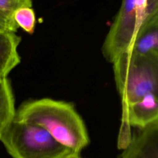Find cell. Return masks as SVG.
Wrapping results in <instances>:
<instances>
[{"instance_id": "6da1fadb", "label": "cell", "mask_w": 158, "mask_h": 158, "mask_svg": "<svg viewBox=\"0 0 158 158\" xmlns=\"http://www.w3.org/2000/svg\"><path fill=\"white\" fill-rule=\"evenodd\" d=\"M14 120L37 125L72 152L80 154L89 143L85 123L73 103L51 98L26 101Z\"/></svg>"}, {"instance_id": "7a4b0ae2", "label": "cell", "mask_w": 158, "mask_h": 158, "mask_svg": "<svg viewBox=\"0 0 158 158\" xmlns=\"http://www.w3.org/2000/svg\"><path fill=\"white\" fill-rule=\"evenodd\" d=\"M112 64L122 106L158 93V54L141 55L127 50Z\"/></svg>"}, {"instance_id": "3957f363", "label": "cell", "mask_w": 158, "mask_h": 158, "mask_svg": "<svg viewBox=\"0 0 158 158\" xmlns=\"http://www.w3.org/2000/svg\"><path fill=\"white\" fill-rule=\"evenodd\" d=\"M156 14L158 0H122L102 46L104 57L112 63L129 48L140 27Z\"/></svg>"}, {"instance_id": "277c9868", "label": "cell", "mask_w": 158, "mask_h": 158, "mask_svg": "<svg viewBox=\"0 0 158 158\" xmlns=\"http://www.w3.org/2000/svg\"><path fill=\"white\" fill-rule=\"evenodd\" d=\"M12 158H65L70 150L41 127L14 120L0 137Z\"/></svg>"}, {"instance_id": "5b68a950", "label": "cell", "mask_w": 158, "mask_h": 158, "mask_svg": "<svg viewBox=\"0 0 158 158\" xmlns=\"http://www.w3.org/2000/svg\"><path fill=\"white\" fill-rule=\"evenodd\" d=\"M138 129L119 158H158V120Z\"/></svg>"}, {"instance_id": "8992f818", "label": "cell", "mask_w": 158, "mask_h": 158, "mask_svg": "<svg viewBox=\"0 0 158 158\" xmlns=\"http://www.w3.org/2000/svg\"><path fill=\"white\" fill-rule=\"evenodd\" d=\"M158 120V93H150L141 100L122 106V122L128 127L143 128Z\"/></svg>"}, {"instance_id": "52a82bcc", "label": "cell", "mask_w": 158, "mask_h": 158, "mask_svg": "<svg viewBox=\"0 0 158 158\" xmlns=\"http://www.w3.org/2000/svg\"><path fill=\"white\" fill-rule=\"evenodd\" d=\"M127 50L141 55L158 54V14L140 27Z\"/></svg>"}, {"instance_id": "ba28073f", "label": "cell", "mask_w": 158, "mask_h": 158, "mask_svg": "<svg viewBox=\"0 0 158 158\" xmlns=\"http://www.w3.org/2000/svg\"><path fill=\"white\" fill-rule=\"evenodd\" d=\"M20 36L15 33L0 31V75L8 74L20 62L18 46Z\"/></svg>"}, {"instance_id": "9c48e42d", "label": "cell", "mask_w": 158, "mask_h": 158, "mask_svg": "<svg viewBox=\"0 0 158 158\" xmlns=\"http://www.w3.org/2000/svg\"><path fill=\"white\" fill-rule=\"evenodd\" d=\"M15 99L6 76L0 75V137L15 118Z\"/></svg>"}, {"instance_id": "30bf717a", "label": "cell", "mask_w": 158, "mask_h": 158, "mask_svg": "<svg viewBox=\"0 0 158 158\" xmlns=\"http://www.w3.org/2000/svg\"><path fill=\"white\" fill-rule=\"evenodd\" d=\"M31 6V0H0V31L17 32L19 27L14 19L15 11Z\"/></svg>"}, {"instance_id": "8fae6325", "label": "cell", "mask_w": 158, "mask_h": 158, "mask_svg": "<svg viewBox=\"0 0 158 158\" xmlns=\"http://www.w3.org/2000/svg\"><path fill=\"white\" fill-rule=\"evenodd\" d=\"M14 19L19 27L25 32L33 33L36 23L35 14L31 7H22L17 9L14 14Z\"/></svg>"}, {"instance_id": "7c38bea8", "label": "cell", "mask_w": 158, "mask_h": 158, "mask_svg": "<svg viewBox=\"0 0 158 158\" xmlns=\"http://www.w3.org/2000/svg\"><path fill=\"white\" fill-rule=\"evenodd\" d=\"M65 158H81V157L80 156V154L72 152L69 154L68 156H67Z\"/></svg>"}]
</instances>
